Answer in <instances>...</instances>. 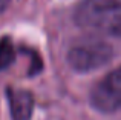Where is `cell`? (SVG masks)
I'll return each instance as SVG.
<instances>
[{
  "label": "cell",
  "mask_w": 121,
  "mask_h": 120,
  "mask_svg": "<svg viewBox=\"0 0 121 120\" xmlns=\"http://www.w3.org/2000/svg\"><path fill=\"white\" fill-rule=\"evenodd\" d=\"M91 103L97 111L110 114L121 108V66L106 74L91 91Z\"/></svg>",
  "instance_id": "cell-3"
},
{
  "label": "cell",
  "mask_w": 121,
  "mask_h": 120,
  "mask_svg": "<svg viewBox=\"0 0 121 120\" xmlns=\"http://www.w3.org/2000/svg\"><path fill=\"white\" fill-rule=\"evenodd\" d=\"M74 18L86 31L121 37V0H83Z\"/></svg>",
  "instance_id": "cell-1"
},
{
  "label": "cell",
  "mask_w": 121,
  "mask_h": 120,
  "mask_svg": "<svg viewBox=\"0 0 121 120\" xmlns=\"http://www.w3.org/2000/svg\"><path fill=\"white\" fill-rule=\"evenodd\" d=\"M6 97L12 120H29L34 111V97L23 88H8Z\"/></svg>",
  "instance_id": "cell-4"
},
{
  "label": "cell",
  "mask_w": 121,
  "mask_h": 120,
  "mask_svg": "<svg viewBox=\"0 0 121 120\" xmlns=\"http://www.w3.org/2000/svg\"><path fill=\"white\" fill-rule=\"evenodd\" d=\"M15 52H14V45L9 37H3L0 40V71L6 69L12 62H14Z\"/></svg>",
  "instance_id": "cell-5"
},
{
  "label": "cell",
  "mask_w": 121,
  "mask_h": 120,
  "mask_svg": "<svg viewBox=\"0 0 121 120\" xmlns=\"http://www.w3.org/2000/svg\"><path fill=\"white\" fill-rule=\"evenodd\" d=\"M5 5H6V0H0V11L5 8Z\"/></svg>",
  "instance_id": "cell-6"
},
{
  "label": "cell",
  "mask_w": 121,
  "mask_h": 120,
  "mask_svg": "<svg viewBox=\"0 0 121 120\" xmlns=\"http://www.w3.org/2000/svg\"><path fill=\"white\" fill-rule=\"evenodd\" d=\"M113 57V49L100 39H84L74 43L68 51V63L78 72H91L103 68Z\"/></svg>",
  "instance_id": "cell-2"
}]
</instances>
